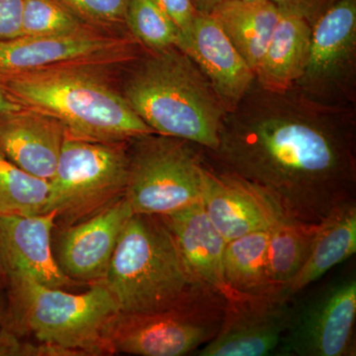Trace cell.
<instances>
[{
	"mask_svg": "<svg viewBox=\"0 0 356 356\" xmlns=\"http://www.w3.org/2000/svg\"><path fill=\"white\" fill-rule=\"evenodd\" d=\"M207 152L222 172L305 224H321L355 202L350 107L322 104L294 88L273 92L254 81L225 115L218 146Z\"/></svg>",
	"mask_w": 356,
	"mask_h": 356,
	"instance_id": "1",
	"label": "cell"
},
{
	"mask_svg": "<svg viewBox=\"0 0 356 356\" xmlns=\"http://www.w3.org/2000/svg\"><path fill=\"white\" fill-rule=\"evenodd\" d=\"M291 297L285 293L245 295L226 299L217 336L200 356H264L278 350L291 317Z\"/></svg>",
	"mask_w": 356,
	"mask_h": 356,
	"instance_id": "12",
	"label": "cell"
},
{
	"mask_svg": "<svg viewBox=\"0 0 356 356\" xmlns=\"http://www.w3.org/2000/svg\"><path fill=\"white\" fill-rule=\"evenodd\" d=\"M84 23L107 30L125 25L129 0H57Z\"/></svg>",
	"mask_w": 356,
	"mask_h": 356,
	"instance_id": "27",
	"label": "cell"
},
{
	"mask_svg": "<svg viewBox=\"0 0 356 356\" xmlns=\"http://www.w3.org/2000/svg\"><path fill=\"white\" fill-rule=\"evenodd\" d=\"M125 25L152 51L177 47L179 40L177 26L152 0H129Z\"/></svg>",
	"mask_w": 356,
	"mask_h": 356,
	"instance_id": "25",
	"label": "cell"
},
{
	"mask_svg": "<svg viewBox=\"0 0 356 356\" xmlns=\"http://www.w3.org/2000/svg\"><path fill=\"white\" fill-rule=\"evenodd\" d=\"M192 1H193L196 10L210 13L213 7L224 0H192Z\"/></svg>",
	"mask_w": 356,
	"mask_h": 356,
	"instance_id": "32",
	"label": "cell"
},
{
	"mask_svg": "<svg viewBox=\"0 0 356 356\" xmlns=\"http://www.w3.org/2000/svg\"><path fill=\"white\" fill-rule=\"evenodd\" d=\"M8 296V327L38 343L76 351L79 356L109 355L107 337L120 314L104 282L70 293L24 276L3 280Z\"/></svg>",
	"mask_w": 356,
	"mask_h": 356,
	"instance_id": "5",
	"label": "cell"
},
{
	"mask_svg": "<svg viewBox=\"0 0 356 356\" xmlns=\"http://www.w3.org/2000/svg\"><path fill=\"white\" fill-rule=\"evenodd\" d=\"M355 278H343L298 310L293 307L278 351L283 355H355Z\"/></svg>",
	"mask_w": 356,
	"mask_h": 356,
	"instance_id": "11",
	"label": "cell"
},
{
	"mask_svg": "<svg viewBox=\"0 0 356 356\" xmlns=\"http://www.w3.org/2000/svg\"><path fill=\"white\" fill-rule=\"evenodd\" d=\"M67 132L50 115L25 107L0 116V152L26 172L50 181Z\"/></svg>",
	"mask_w": 356,
	"mask_h": 356,
	"instance_id": "17",
	"label": "cell"
},
{
	"mask_svg": "<svg viewBox=\"0 0 356 356\" xmlns=\"http://www.w3.org/2000/svg\"><path fill=\"white\" fill-rule=\"evenodd\" d=\"M50 182L26 172L0 152V214H43Z\"/></svg>",
	"mask_w": 356,
	"mask_h": 356,
	"instance_id": "24",
	"label": "cell"
},
{
	"mask_svg": "<svg viewBox=\"0 0 356 356\" xmlns=\"http://www.w3.org/2000/svg\"><path fill=\"white\" fill-rule=\"evenodd\" d=\"M127 199L136 214H168L202 201L203 165L189 140L151 134L131 140Z\"/></svg>",
	"mask_w": 356,
	"mask_h": 356,
	"instance_id": "8",
	"label": "cell"
},
{
	"mask_svg": "<svg viewBox=\"0 0 356 356\" xmlns=\"http://www.w3.org/2000/svg\"><path fill=\"white\" fill-rule=\"evenodd\" d=\"M4 314V304L3 299H2L1 294H0V320H1L2 316Z\"/></svg>",
	"mask_w": 356,
	"mask_h": 356,
	"instance_id": "33",
	"label": "cell"
},
{
	"mask_svg": "<svg viewBox=\"0 0 356 356\" xmlns=\"http://www.w3.org/2000/svg\"><path fill=\"white\" fill-rule=\"evenodd\" d=\"M202 203L206 214L228 243L252 232L270 229L280 207L240 178L204 168Z\"/></svg>",
	"mask_w": 356,
	"mask_h": 356,
	"instance_id": "16",
	"label": "cell"
},
{
	"mask_svg": "<svg viewBox=\"0 0 356 356\" xmlns=\"http://www.w3.org/2000/svg\"><path fill=\"white\" fill-rule=\"evenodd\" d=\"M318 225L305 224L280 211L269 229L267 247V268L274 286L284 291L288 282L305 264Z\"/></svg>",
	"mask_w": 356,
	"mask_h": 356,
	"instance_id": "23",
	"label": "cell"
},
{
	"mask_svg": "<svg viewBox=\"0 0 356 356\" xmlns=\"http://www.w3.org/2000/svg\"><path fill=\"white\" fill-rule=\"evenodd\" d=\"M0 86L23 106L63 124L67 137L131 142L156 134L96 67H67L0 76Z\"/></svg>",
	"mask_w": 356,
	"mask_h": 356,
	"instance_id": "2",
	"label": "cell"
},
{
	"mask_svg": "<svg viewBox=\"0 0 356 356\" xmlns=\"http://www.w3.org/2000/svg\"><path fill=\"white\" fill-rule=\"evenodd\" d=\"M356 252V203L332 213L318 225L308 259L284 291L292 297L330 270L350 259Z\"/></svg>",
	"mask_w": 356,
	"mask_h": 356,
	"instance_id": "21",
	"label": "cell"
},
{
	"mask_svg": "<svg viewBox=\"0 0 356 356\" xmlns=\"http://www.w3.org/2000/svg\"><path fill=\"white\" fill-rule=\"evenodd\" d=\"M208 13L254 72L280 20V11L269 0H224Z\"/></svg>",
	"mask_w": 356,
	"mask_h": 356,
	"instance_id": "20",
	"label": "cell"
},
{
	"mask_svg": "<svg viewBox=\"0 0 356 356\" xmlns=\"http://www.w3.org/2000/svg\"><path fill=\"white\" fill-rule=\"evenodd\" d=\"M268 240L269 229H264L226 243L222 261L224 278L232 291L245 295L285 293L274 286L269 277L267 268Z\"/></svg>",
	"mask_w": 356,
	"mask_h": 356,
	"instance_id": "22",
	"label": "cell"
},
{
	"mask_svg": "<svg viewBox=\"0 0 356 356\" xmlns=\"http://www.w3.org/2000/svg\"><path fill=\"white\" fill-rule=\"evenodd\" d=\"M129 142H91L65 137L44 213L56 224L72 226L125 197Z\"/></svg>",
	"mask_w": 356,
	"mask_h": 356,
	"instance_id": "6",
	"label": "cell"
},
{
	"mask_svg": "<svg viewBox=\"0 0 356 356\" xmlns=\"http://www.w3.org/2000/svg\"><path fill=\"white\" fill-rule=\"evenodd\" d=\"M23 0H0V42L22 34Z\"/></svg>",
	"mask_w": 356,
	"mask_h": 356,
	"instance_id": "29",
	"label": "cell"
},
{
	"mask_svg": "<svg viewBox=\"0 0 356 356\" xmlns=\"http://www.w3.org/2000/svg\"><path fill=\"white\" fill-rule=\"evenodd\" d=\"M133 214L123 197L89 219L60 227L53 248L63 273L79 284L102 282L122 231Z\"/></svg>",
	"mask_w": 356,
	"mask_h": 356,
	"instance_id": "14",
	"label": "cell"
},
{
	"mask_svg": "<svg viewBox=\"0 0 356 356\" xmlns=\"http://www.w3.org/2000/svg\"><path fill=\"white\" fill-rule=\"evenodd\" d=\"M177 47L197 65L227 113L236 108L254 83V70L210 13L197 10Z\"/></svg>",
	"mask_w": 356,
	"mask_h": 356,
	"instance_id": "15",
	"label": "cell"
},
{
	"mask_svg": "<svg viewBox=\"0 0 356 356\" xmlns=\"http://www.w3.org/2000/svg\"><path fill=\"white\" fill-rule=\"evenodd\" d=\"M226 299L201 283L175 306L156 313L119 314L107 337L109 355L181 356L209 343L221 327Z\"/></svg>",
	"mask_w": 356,
	"mask_h": 356,
	"instance_id": "7",
	"label": "cell"
},
{
	"mask_svg": "<svg viewBox=\"0 0 356 356\" xmlns=\"http://www.w3.org/2000/svg\"><path fill=\"white\" fill-rule=\"evenodd\" d=\"M159 217L172 234L194 277L215 288L225 299L236 294L224 278L226 240L211 222L202 201Z\"/></svg>",
	"mask_w": 356,
	"mask_h": 356,
	"instance_id": "18",
	"label": "cell"
},
{
	"mask_svg": "<svg viewBox=\"0 0 356 356\" xmlns=\"http://www.w3.org/2000/svg\"><path fill=\"white\" fill-rule=\"evenodd\" d=\"M122 95L154 133L216 149L226 109L197 65L177 47L151 51L131 72Z\"/></svg>",
	"mask_w": 356,
	"mask_h": 356,
	"instance_id": "3",
	"label": "cell"
},
{
	"mask_svg": "<svg viewBox=\"0 0 356 356\" xmlns=\"http://www.w3.org/2000/svg\"><path fill=\"white\" fill-rule=\"evenodd\" d=\"M24 108L25 106L0 86V116L20 111Z\"/></svg>",
	"mask_w": 356,
	"mask_h": 356,
	"instance_id": "31",
	"label": "cell"
},
{
	"mask_svg": "<svg viewBox=\"0 0 356 356\" xmlns=\"http://www.w3.org/2000/svg\"><path fill=\"white\" fill-rule=\"evenodd\" d=\"M136 56L133 39L97 28L57 36H20L0 42V76L56 67L102 69L131 62Z\"/></svg>",
	"mask_w": 356,
	"mask_h": 356,
	"instance_id": "10",
	"label": "cell"
},
{
	"mask_svg": "<svg viewBox=\"0 0 356 356\" xmlns=\"http://www.w3.org/2000/svg\"><path fill=\"white\" fill-rule=\"evenodd\" d=\"M175 22L180 34L186 32L197 13L192 0H152Z\"/></svg>",
	"mask_w": 356,
	"mask_h": 356,
	"instance_id": "30",
	"label": "cell"
},
{
	"mask_svg": "<svg viewBox=\"0 0 356 356\" xmlns=\"http://www.w3.org/2000/svg\"><path fill=\"white\" fill-rule=\"evenodd\" d=\"M311 35L312 24L305 18L281 14L255 70L257 83L273 92L291 89L308 64Z\"/></svg>",
	"mask_w": 356,
	"mask_h": 356,
	"instance_id": "19",
	"label": "cell"
},
{
	"mask_svg": "<svg viewBox=\"0 0 356 356\" xmlns=\"http://www.w3.org/2000/svg\"><path fill=\"white\" fill-rule=\"evenodd\" d=\"M355 50L356 0H337L312 25L308 64L292 88L322 104L348 106Z\"/></svg>",
	"mask_w": 356,
	"mask_h": 356,
	"instance_id": "9",
	"label": "cell"
},
{
	"mask_svg": "<svg viewBox=\"0 0 356 356\" xmlns=\"http://www.w3.org/2000/svg\"><path fill=\"white\" fill-rule=\"evenodd\" d=\"M55 212L0 214V280L24 276L47 287L69 289L79 283L67 277L54 254Z\"/></svg>",
	"mask_w": 356,
	"mask_h": 356,
	"instance_id": "13",
	"label": "cell"
},
{
	"mask_svg": "<svg viewBox=\"0 0 356 356\" xmlns=\"http://www.w3.org/2000/svg\"><path fill=\"white\" fill-rule=\"evenodd\" d=\"M281 14L305 18L312 25L337 0H269Z\"/></svg>",
	"mask_w": 356,
	"mask_h": 356,
	"instance_id": "28",
	"label": "cell"
},
{
	"mask_svg": "<svg viewBox=\"0 0 356 356\" xmlns=\"http://www.w3.org/2000/svg\"><path fill=\"white\" fill-rule=\"evenodd\" d=\"M103 282L125 315L165 310L203 283L161 218L136 213L122 231Z\"/></svg>",
	"mask_w": 356,
	"mask_h": 356,
	"instance_id": "4",
	"label": "cell"
},
{
	"mask_svg": "<svg viewBox=\"0 0 356 356\" xmlns=\"http://www.w3.org/2000/svg\"><path fill=\"white\" fill-rule=\"evenodd\" d=\"M90 27L57 0H23L21 36H57Z\"/></svg>",
	"mask_w": 356,
	"mask_h": 356,
	"instance_id": "26",
	"label": "cell"
}]
</instances>
